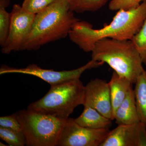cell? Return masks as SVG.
<instances>
[{"instance_id": "2", "label": "cell", "mask_w": 146, "mask_h": 146, "mask_svg": "<svg viewBox=\"0 0 146 146\" xmlns=\"http://www.w3.org/2000/svg\"><path fill=\"white\" fill-rule=\"evenodd\" d=\"M79 21L70 9L69 0H56L36 14L22 50H36L43 45L65 38Z\"/></svg>"}, {"instance_id": "18", "label": "cell", "mask_w": 146, "mask_h": 146, "mask_svg": "<svg viewBox=\"0 0 146 146\" xmlns=\"http://www.w3.org/2000/svg\"><path fill=\"white\" fill-rule=\"evenodd\" d=\"M131 40L140 54L143 64L146 65V19L140 30Z\"/></svg>"}, {"instance_id": "14", "label": "cell", "mask_w": 146, "mask_h": 146, "mask_svg": "<svg viewBox=\"0 0 146 146\" xmlns=\"http://www.w3.org/2000/svg\"><path fill=\"white\" fill-rule=\"evenodd\" d=\"M135 84L133 90L139 117L146 126V71L138 76Z\"/></svg>"}, {"instance_id": "9", "label": "cell", "mask_w": 146, "mask_h": 146, "mask_svg": "<svg viewBox=\"0 0 146 146\" xmlns=\"http://www.w3.org/2000/svg\"><path fill=\"white\" fill-rule=\"evenodd\" d=\"M100 146H146V126L141 122L118 125L110 131Z\"/></svg>"}, {"instance_id": "22", "label": "cell", "mask_w": 146, "mask_h": 146, "mask_svg": "<svg viewBox=\"0 0 146 146\" xmlns=\"http://www.w3.org/2000/svg\"><path fill=\"white\" fill-rule=\"evenodd\" d=\"M0 144H1V145H0L1 146H6V145H5L4 144H3V143H2L1 142L0 143Z\"/></svg>"}, {"instance_id": "5", "label": "cell", "mask_w": 146, "mask_h": 146, "mask_svg": "<svg viewBox=\"0 0 146 146\" xmlns=\"http://www.w3.org/2000/svg\"><path fill=\"white\" fill-rule=\"evenodd\" d=\"M28 146H57L66 120L31 110L15 113Z\"/></svg>"}, {"instance_id": "3", "label": "cell", "mask_w": 146, "mask_h": 146, "mask_svg": "<svg viewBox=\"0 0 146 146\" xmlns=\"http://www.w3.org/2000/svg\"><path fill=\"white\" fill-rule=\"evenodd\" d=\"M91 53L92 59L107 63L132 84L135 83L145 70L140 54L131 40L104 38L96 42Z\"/></svg>"}, {"instance_id": "7", "label": "cell", "mask_w": 146, "mask_h": 146, "mask_svg": "<svg viewBox=\"0 0 146 146\" xmlns=\"http://www.w3.org/2000/svg\"><path fill=\"white\" fill-rule=\"evenodd\" d=\"M110 131L84 127L74 119L69 118L65 121L57 146H100Z\"/></svg>"}, {"instance_id": "17", "label": "cell", "mask_w": 146, "mask_h": 146, "mask_svg": "<svg viewBox=\"0 0 146 146\" xmlns=\"http://www.w3.org/2000/svg\"><path fill=\"white\" fill-rule=\"evenodd\" d=\"M0 137L9 145L24 146L26 140L23 133L0 127Z\"/></svg>"}, {"instance_id": "16", "label": "cell", "mask_w": 146, "mask_h": 146, "mask_svg": "<svg viewBox=\"0 0 146 146\" xmlns=\"http://www.w3.org/2000/svg\"><path fill=\"white\" fill-rule=\"evenodd\" d=\"M10 0H0V44L3 48L8 38L11 15L6 10Z\"/></svg>"}, {"instance_id": "4", "label": "cell", "mask_w": 146, "mask_h": 146, "mask_svg": "<svg viewBox=\"0 0 146 146\" xmlns=\"http://www.w3.org/2000/svg\"><path fill=\"white\" fill-rule=\"evenodd\" d=\"M85 86L80 79L51 86L43 98L27 109L67 120L76 108L84 104Z\"/></svg>"}, {"instance_id": "13", "label": "cell", "mask_w": 146, "mask_h": 146, "mask_svg": "<svg viewBox=\"0 0 146 146\" xmlns=\"http://www.w3.org/2000/svg\"><path fill=\"white\" fill-rule=\"evenodd\" d=\"M74 119L79 125L92 129H109L112 125V120L90 106H84L81 115Z\"/></svg>"}, {"instance_id": "19", "label": "cell", "mask_w": 146, "mask_h": 146, "mask_svg": "<svg viewBox=\"0 0 146 146\" xmlns=\"http://www.w3.org/2000/svg\"><path fill=\"white\" fill-rule=\"evenodd\" d=\"M56 0H24L22 7L29 13L36 14L44 10Z\"/></svg>"}, {"instance_id": "6", "label": "cell", "mask_w": 146, "mask_h": 146, "mask_svg": "<svg viewBox=\"0 0 146 146\" xmlns=\"http://www.w3.org/2000/svg\"><path fill=\"white\" fill-rule=\"evenodd\" d=\"M101 62L91 59L85 65L74 70L56 71L43 69L35 64H30L26 68H11L2 65L0 69V74L18 73L35 76L49 84L50 86L58 85L67 82L79 79L85 71L99 67L103 65Z\"/></svg>"}, {"instance_id": "20", "label": "cell", "mask_w": 146, "mask_h": 146, "mask_svg": "<svg viewBox=\"0 0 146 146\" xmlns=\"http://www.w3.org/2000/svg\"><path fill=\"white\" fill-rule=\"evenodd\" d=\"M145 0H111L108 5L112 11L120 10H129L136 8Z\"/></svg>"}, {"instance_id": "10", "label": "cell", "mask_w": 146, "mask_h": 146, "mask_svg": "<svg viewBox=\"0 0 146 146\" xmlns=\"http://www.w3.org/2000/svg\"><path fill=\"white\" fill-rule=\"evenodd\" d=\"M84 106H90L114 120L108 82L101 79L92 80L85 86Z\"/></svg>"}, {"instance_id": "1", "label": "cell", "mask_w": 146, "mask_h": 146, "mask_svg": "<svg viewBox=\"0 0 146 146\" xmlns=\"http://www.w3.org/2000/svg\"><path fill=\"white\" fill-rule=\"evenodd\" d=\"M146 19V0L136 8L118 11L112 22L100 29L85 21H79L69 33L71 41L86 52H91L96 42L104 38L131 40Z\"/></svg>"}, {"instance_id": "8", "label": "cell", "mask_w": 146, "mask_h": 146, "mask_svg": "<svg viewBox=\"0 0 146 146\" xmlns=\"http://www.w3.org/2000/svg\"><path fill=\"white\" fill-rule=\"evenodd\" d=\"M10 13L11 21L8 38L2 48V52L5 54L22 50L36 16L27 12L18 4L14 5Z\"/></svg>"}, {"instance_id": "15", "label": "cell", "mask_w": 146, "mask_h": 146, "mask_svg": "<svg viewBox=\"0 0 146 146\" xmlns=\"http://www.w3.org/2000/svg\"><path fill=\"white\" fill-rule=\"evenodd\" d=\"M109 0H69L70 9L76 13L97 11Z\"/></svg>"}, {"instance_id": "21", "label": "cell", "mask_w": 146, "mask_h": 146, "mask_svg": "<svg viewBox=\"0 0 146 146\" xmlns=\"http://www.w3.org/2000/svg\"><path fill=\"white\" fill-rule=\"evenodd\" d=\"M0 127L23 133L21 124L18 121L15 113L9 116L1 117Z\"/></svg>"}, {"instance_id": "11", "label": "cell", "mask_w": 146, "mask_h": 146, "mask_svg": "<svg viewBox=\"0 0 146 146\" xmlns=\"http://www.w3.org/2000/svg\"><path fill=\"white\" fill-rule=\"evenodd\" d=\"M114 120L118 125L134 124L141 122L133 88L130 89L125 98L116 110Z\"/></svg>"}, {"instance_id": "12", "label": "cell", "mask_w": 146, "mask_h": 146, "mask_svg": "<svg viewBox=\"0 0 146 146\" xmlns=\"http://www.w3.org/2000/svg\"><path fill=\"white\" fill-rule=\"evenodd\" d=\"M108 83L114 120L116 110L132 88V84L127 78L120 75L114 71Z\"/></svg>"}]
</instances>
